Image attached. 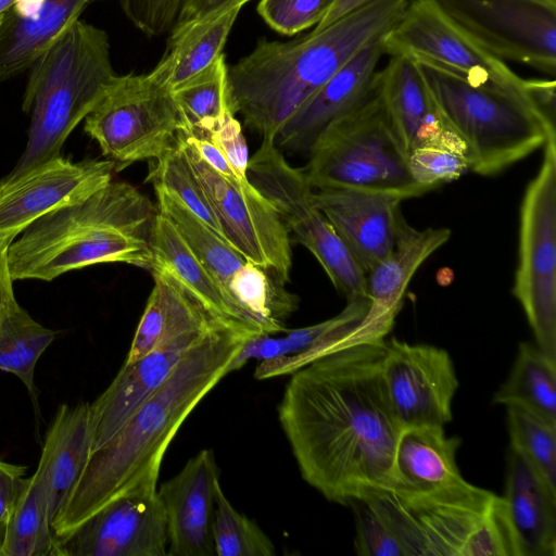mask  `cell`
<instances>
[{
    "label": "cell",
    "instance_id": "cell-36",
    "mask_svg": "<svg viewBox=\"0 0 556 556\" xmlns=\"http://www.w3.org/2000/svg\"><path fill=\"white\" fill-rule=\"evenodd\" d=\"M54 339L55 331L36 321L18 303L0 319V370L23 382L36 410L35 369Z\"/></svg>",
    "mask_w": 556,
    "mask_h": 556
},
{
    "label": "cell",
    "instance_id": "cell-18",
    "mask_svg": "<svg viewBox=\"0 0 556 556\" xmlns=\"http://www.w3.org/2000/svg\"><path fill=\"white\" fill-rule=\"evenodd\" d=\"M314 200L365 275L393 250L405 219L400 195L329 188L315 190Z\"/></svg>",
    "mask_w": 556,
    "mask_h": 556
},
{
    "label": "cell",
    "instance_id": "cell-33",
    "mask_svg": "<svg viewBox=\"0 0 556 556\" xmlns=\"http://www.w3.org/2000/svg\"><path fill=\"white\" fill-rule=\"evenodd\" d=\"M493 402L518 406L556 424V361L536 344H519L510 375L494 394Z\"/></svg>",
    "mask_w": 556,
    "mask_h": 556
},
{
    "label": "cell",
    "instance_id": "cell-12",
    "mask_svg": "<svg viewBox=\"0 0 556 556\" xmlns=\"http://www.w3.org/2000/svg\"><path fill=\"white\" fill-rule=\"evenodd\" d=\"M383 53L434 65L470 84L539 96L546 79H525L463 30L438 0L408 1L382 38Z\"/></svg>",
    "mask_w": 556,
    "mask_h": 556
},
{
    "label": "cell",
    "instance_id": "cell-4",
    "mask_svg": "<svg viewBox=\"0 0 556 556\" xmlns=\"http://www.w3.org/2000/svg\"><path fill=\"white\" fill-rule=\"evenodd\" d=\"M156 214L136 187L112 179L27 227L9 247L12 279L51 281L100 263H126L151 270Z\"/></svg>",
    "mask_w": 556,
    "mask_h": 556
},
{
    "label": "cell",
    "instance_id": "cell-27",
    "mask_svg": "<svg viewBox=\"0 0 556 556\" xmlns=\"http://www.w3.org/2000/svg\"><path fill=\"white\" fill-rule=\"evenodd\" d=\"M152 251L151 271L157 268L169 274L232 331L248 339L263 336L159 211L153 228Z\"/></svg>",
    "mask_w": 556,
    "mask_h": 556
},
{
    "label": "cell",
    "instance_id": "cell-1",
    "mask_svg": "<svg viewBox=\"0 0 556 556\" xmlns=\"http://www.w3.org/2000/svg\"><path fill=\"white\" fill-rule=\"evenodd\" d=\"M386 339L353 343L291 374L278 418L302 478L349 505L392 490L402 430L387 395Z\"/></svg>",
    "mask_w": 556,
    "mask_h": 556
},
{
    "label": "cell",
    "instance_id": "cell-16",
    "mask_svg": "<svg viewBox=\"0 0 556 556\" xmlns=\"http://www.w3.org/2000/svg\"><path fill=\"white\" fill-rule=\"evenodd\" d=\"M109 160L73 162L62 155L13 179L0 180V242L12 243L47 213L83 200L112 180Z\"/></svg>",
    "mask_w": 556,
    "mask_h": 556
},
{
    "label": "cell",
    "instance_id": "cell-30",
    "mask_svg": "<svg viewBox=\"0 0 556 556\" xmlns=\"http://www.w3.org/2000/svg\"><path fill=\"white\" fill-rule=\"evenodd\" d=\"M55 547L46 467L39 458L36 471L22 481L5 525L0 556H55Z\"/></svg>",
    "mask_w": 556,
    "mask_h": 556
},
{
    "label": "cell",
    "instance_id": "cell-38",
    "mask_svg": "<svg viewBox=\"0 0 556 556\" xmlns=\"http://www.w3.org/2000/svg\"><path fill=\"white\" fill-rule=\"evenodd\" d=\"M506 407L511 450L556 489V424L518 406Z\"/></svg>",
    "mask_w": 556,
    "mask_h": 556
},
{
    "label": "cell",
    "instance_id": "cell-39",
    "mask_svg": "<svg viewBox=\"0 0 556 556\" xmlns=\"http://www.w3.org/2000/svg\"><path fill=\"white\" fill-rule=\"evenodd\" d=\"M147 181L168 190L224 239L201 182L178 137L176 144L154 161Z\"/></svg>",
    "mask_w": 556,
    "mask_h": 556
},
{
    "label": "cell",
    "instance_id": "cell-21",
    "mask_svg": "<svg viewBox=\"0 0 556 556\" xmlns=\"http://www.w3.org/2000/svg\"><path fill=\"white\" fill-rule=\"evenodd\" d=\"M451 235L448 228L417 229L403 220L393 250L366 274L365 296L369 306L356 327L363 339H386L403 307L406 289L415 273L448 241Z\"/></svg>",
    "mask_w": 556,
    "mask_h": 556
},
{
    "label": "cell",
    "instance_id": "cell-42",
    "mask_svg": "<svg viewBox=\"0 0 556 556\" xmlns=\"http://www.w3.org/2000/svg\"><path fill=\"white\" fill-rule=\"evenodd\" d=\"M334 0H260L257 13L266 24L283 35H295L317 26Z\"/></svg>",
    "mask_w": 556,
    "mask_h": 556
},
{
    "label": "cell",
    "instance_id": "cell-45",
    "mask_svg": "<svg viewBox=\"0 0 556 556\" xmlns=\"http://www.w3.org/2000/svg\"><path fill=\"white\" fill-rule=\"evenodd\" d=\"M201 136L206 137L219 149L237 178H248L249 151L240 123L235 116H229L218 128Z\"/></svg>",
    "mask_w": 556,
    "mask_h": 556
},
{
    "label": "cell",
    "instance_id": "cell-22",
    "mask_svg": "<svg viewBox=\"0 0 556 556\" xmlns=\"http://www.w3.org/2000/svg\"><path fill=\"white\" fill-rule=\"evenodd\" d=\"M210 332L185 334L136 361L124 363L110 386L90 403L92 453L114 437L164 384L187 352Z\"/></svg>",
    "mask_w": 556,
    "mask_h": 556
},
{
    "label": "cell",
    "instance_id": "cell-35",
    "mask_svg": "<svg viewBox=\"0 0 556 556\" xmlns=\"http://www.w3.org/2000/svg\"><path fill=\"white\" fill-rule=\"evenodd\" d=\"M225 55L172 89L185 123L182 132L205 135L218 128L231 110Z\"/></svg>",
    "mask_w": 556,
    "mask_h": 556
},
{
    "label": "cell",
    "instance_id": "cell-31",
    "mask_svg": "<svg viewBox=\"0 0 556 556\" xmlns=\"http://www.w3.org/2000/svg\"><path fill=\"white\" fill-rule=\"evenodd\" d=\"M241 9L242 5H236L170 30L162 60L168 65L172 89L224 54L225 43Z\"/></svg>",
    "mask_w": 556,
    "mask_h": 556
},
{
    "label": "cell",
    "instance_id": "cell-13",
    "mask_svg": "<svg viewBox=\"0 0 556 556\" xmlns=\"http://www.w3.org/2000/svg\"><path fill=\"white\" fill-rule=\"evenodd\" d=\"M224 239L248 262L286 286L292 267L291 237L271 203L247 179L208 166L178 135Z\"/></svg>",
    "mask_w": 556,
    "mask_h": 556
},
{
    "label": "cell",
    "instance_id": "cell-26",
    "mask_svg": "<svg viewBox=\"0 0 556 556\" xmlns=\"http://www.w3.org/2000/svg\"><path fill=\"white\" fill-rule=\"evenodd\" d=\"M152 276L154 286L125 362L185 334L231 330L169 274L155 268Z\"/></svg>",
    "mask_w": 556,
    "mask_h": 556
},
{
    "label": "cell",
    "instance_id": "cell-49",
    "mask_svg": "<svg viewBox=\"0 0 556 556\" xmlns=\"http://www.w3.org/2000/svg\"><path fill=\"white\" fill-rule=\"evenodd\" d=\"M372 0H334L333 4L320 21V23L314 27V30H319L329 24L333 23L343 15L365 5Z\"/></svg>",
    "mask_w": 556,
    "mask_h": 556
},
{
    "label": "cell",
    "instance_id": "cell-6",
    "mask_svg": "<svg viewBox=\"0 0 556 556\" xmlns=\"http://www.w3.org/2000/svg\"><path fill=\"white\" fill-rule=\"evenodd\" d=\"M418 64L441 112L468 148L470 172L498 174L556 137L552 97L478 86Z\"/></svg>",
    "mask_w": 556,
    "mask_h": 556
},
{
    "label": "cell",
    "instance_id": "cell-2",
    "mask_svg": "<svg viewBox=\"0 0 556 556\" xmlns=\"http://www.w3.org/2000/svg\"><path fill=\"white\" fill-rule=\"evenodd\" d=\"M248 338L216 330L195 343L177 368L103 446L94 451L51 521L55 541L112 501L157 491L161 465L182 422L228 374Z\"/></svg>",
    "mask_w": 556,
    "mask_h": 556
},
{
    "label": "cell",
    "instance_id": "cell-32",
    "mask_svg": "<svg viewBox=\"0 0 556 556\" xmlns=\"http://www.w3.org/2000/svg\"><path fill=\"white\" fill-rule=\"evenodd\" d=\"M225 290L263 336L287 331L285 321L300 302L285 286L248 261L232 274Z\"/></svg>",
    "mask_w": 556,
    "mask_h": 556
},
{
    "label": "cell",
    "instance_id": "cell-3",
    "mask_svg": "<svg viewBox=\"0 0 556 556\" xmlns=\"http://www.w3.org/2000/svg\"><path fill=\"white\" fill-rule=\"evenodd\" d=\"M408 1L372 0L295 40H258L251 53L227 67L232 112L274 140L301 105L395 24Z\"/></svg>",
    "mask_w": 556,
    "mask_h": 556
},
{
    "label": "cell",
    "instance_id": "cell-23",
    "mask_svg": "<svg viewBox=\"0 0 556 556\" xmlns=\"http://www.w3.org/2000/svg\"><path fill=\"white\" fill-rule=\"evenodd\" d=\"M383 36L362 48L291 115L274 138L278 149L308 153L326 127L366 99L374 87L379 60L384 54Z\"/></svg>",
    "mask_w": 556,
    "mask_h": 556
},
{
    "label": "cell",
    "instance_id": "cell-20",
    "mask_svg": "<svg viewBox=\"0 0 556 556\" xmlns=\"http://www.w3.org/2000/svg\"><path fill=\"white\" fill-rule=\"evenodd\" d=\"M219 470L211 450H202L161 484L167 530V555L213 556V520Z\"/></svg>",
    "mask_w": 556,
    "mask_h": 556
},
{
    "label": "cell",
    "instance_id": "cell-11",
    "mask_svg": "<svg viewBox=\"0 0 556 556\" xmlns=\"http://www.w3.org/2000/svg\"><path fill=\"white\" fill-rule=\"evenodd\" d=\"M518 248L513 295L535 344L556 361V137L543 146L539 172L525 190Z\"/></svg>",
    "mask_w": 556,
    "mask_h": 556
},
{
    "label": "cell",
    "instance_id": "cell-10",
    "mask_svg": "<svg viewBox=\"0 0 556 556\" xmlns=\"http://www.w3.org/2000/svg\"><path fill=\"white\" fill-rule=\"evenodd\" d=\"M247 177L278 212L289 235L318 261L348 301L366 298V275L314 200L303 169L291 166L270 138L249 159Z\"/></svg>",
    "mask_w": 556,
    "mask_h": 556
},
{
    "label": "cell",
    "instance_id": "cell-40",
    "mask_svg": "<svg viewBox=\"0 0 556 556\" xmlns=\"http://www.w3.org/2000/svg\"><path fill=\"white\" fill-rule=\"evenodd\" d=\"M213 540L217 556H273L275 545L249 517L239 513L219 485L213 520Z\"/></svg>",
    "mask_w": 556,
    "mask_h": 556
},
{
    "label": "cell",
    "instance_id": "cell-24",
    "mask_svg": "<svg viewBox=\"0 0 556 556\" xmlns=\"http://www.w3.org/2000/svg\"><path fill=\"white\" fill-rule=\"evenodd\" d=\"M503 500L517 556H555L556 489L513 450Z\"/></svg>",
    "mask_w": 556,
    "mask_h": 556
},
{
    "label": "cell",
    "instance_id": "cell-48",
    "mask_svg": "<svg viewBox=\"0 0 556 556\" xmlns=\"http://www.w3.org/2000/svg\"><path fill=\"white\" fill-rule=\"evenodd\" d=\"M11 243L0 242V319L17 301L13 291V279L9 266V247Z\"/></svg>",
    "mask_w": 556,
    "mask_h": 556
},
{
    "label": "cell",
    "instance_id": "cell-8",
    "mask_svg": "<svg viewBox=\"0 0 556 556\" xmlns=\"http://www.w3.org/2000/svg\"><path fill=\"white\" fill-rule=\"evenodd\" d=\"M407 161L408 154L389 118L375 76L366 99L319 134L303 172L315 190L368 189L405 200L429 191L413 179Z\"/></svg>",
    "mask_w": 556,
    "mask_h": 556
},
{
    "label": "cell",
    "instance_id": "cell-44",
    "mask_svg": "<svg viewBox=\"0 0 556 556\" xmlns=\"http://www.w3.org/2000/svg\"><path fill=\"white\" fill-rule=\"evenodd\" d=\"M182 0H119L122 11L147 37L172 30Z\"/></svg>",
    "mask_w": 556,
    "mask_h": 556
},
{
    "label": "cell",
    "instance_id": "cell-43",
    "mask_svg": "<svg viewBox=\"0 0 556 556\" xmlns=\"http://www.w3.org/2000/svg\"><path fill=\"white\" fill-rule=\"evenodd\" d=\"M354 549L359 556H404L403 548L375 508L365 500H354Z\"/></svg>",
    "mask_w": 556,
    "mask_h": 556
},
{
    "label": "cell",
    "instance_id": "cell-14",
    "mask_svg": "<svg viewBox=\"0 0 556 556\" xmlns=\"http://www.w3.org/2000/svg\"><path fill=\"white\" fill-rule=\"evenodd\" d=\"M438 1L491 54L555 76L556 0Z\"/></svg>",
    "mask_w": 556,
    "mask_h": 556
},
{
    "label": "cell",
    "instance_id": "cell-34",
    "mask_svg": "<svg viewBox=\"0 0 556 556\" xmlns=\"http://www.w3.org/2000/svg\"><path fill=\"white\" fill-rule=\"evenodd\" d=\"M153 187L159 213L168 219L190 251L225 289L247 260L173 193L161 186Z\"/></svg>",
    "mask_w": 556,
    "mask_h": 556
},
{
    "label": "cell",
    "instance_id": "cell-28",
    "mask_svg": "<svg viewBox=\"0 0 556 556\" xmlns=\"http://www.w3.org/2000/svg\"><path fill=\"white\" fill-rule=\"evenodd\" d=\"M459 438H447L444 427L402 428L393 459L391 492L413 494L435 491L463 482L456 464Z\"/></svg>",
    "mask_w": 556,
    "mask_h": 556
},
{
    "label": "cell",
    "instance_id": "cell-9",
    "mask_svg": "<svg viewBox=\"0 0 556 556\" xmlns=\"http://www.w3.org/2000/svg\"><path fill=\"white\" fill-rule=\"evenodd\" d=\"M184 129L169 85V68L162 59L150 73L117 76L84 125L115 170L160 159L176 144Z\"/></svg>",
    "mask_w": 556,
    "mask_h": 556
},
{
    "label": "cell",
    "instance_id": "cell-29",
    "mask_svg": "<svg viewBox=\"0 0 556 556\" xmlns=\"http://www.w3.org/2000/svg\"><path fill=\"white\" fill-rule=\"evenodd\" d=\"M92 453L90 403L62 404L45 435V463L51 521L83 475Z\"/></svg>",
    "mask_w": 556,
    "mask_h": 556
},
{
    "label": "cell",
    "instance_id": "cell-19",
    "mask_svg": "<svg viewBox=\"0 0 556 556\" xmlns=\"http://www.w3.org/2000/svg\"><path fill=\"white\" fill-rule=\"evenodd\" d=\"M376 83L407 154L422 147H439L470 161L466 143L444 117L416 61L390 55L386 66L377 71Z\"/></svg>",
    "mask_w": 556,
    "mask_h": 556
},
{
    "label": "cell",
    "instance_id": "cell-15",
    "mask_svg": "<svg viewBox=\"0 0 556 556\" xmlns=\"http://www.w3.org/2000/svg\"><path fill=\"white\" fill-rule=\"evenodd\" d=\"M382 377L402 428L444 427L452 420L458 379L444 349L410 344L396 338L386 340Z\"/></svg>",
    "mask_w": 556,
    "mask_h": 556
},
{
    "label": "cell",
    "instance_id": "cell-51",
    "mask_svg": "<svg viewBox=\"0 0 556 556\" xmlns=\"http://www.w3.org/2000/svg\"><path fill=\"white\" fill-rule=\"evenodd\" d=\"M4 533H5V527L0 525V549L3 544Z\"/></svg>",
    "mask_w": 556,
    "mask_h": 556
},
{
    "label": "cell",
    "instance_id": "cell-47",
    "mask_svg": "<svg viewBox=\"0 0 556 556\" xmlns=\"http://www.w3.org/2000/svg\"><path fill=\"white\" fill-rule=\"evenodd\" d=\"M251 0H182L173 28L214 15ZM172 28V29H173Z\"/></svg>",
    "mask_w": 556,
    "mask_h": 556
},
{
    "label": "cell",
    "instance_id": "cell-41",
    "mask_svg": "<svg viewBox=\"0 0 556 556\" xmlns=\"http://www.w3.org/2000/svg\"><path fill=\"white\" fill-rule=\"evenodd\" d=\"M407 162L413 179L429 191L470 170L466 155L439 147L415 149L408 154Z\"/></svg>",
    "mask_w": 556,
    "mask_h": 556
},
{
    "label": "cell",
    "instance_id": "cell-50",
    "mask_svg": "<svg viewBox=\"0 0 556 556\" xmlns=\"http://www.w3.org/2000/svg\"><path fill=\"white\" fill-rule=\"evenodd\" d=\"M17 0H0V26L3 22L4 14L15 4Z\"/></svg>",
    "mask_w": 556,
    "mask_h": 556
},
{
    "label": "cell",
    "instance_id": "cell-7",
    "mask_svg": "<svg viewBox=\"0 0 556 556\" xmlns=\"http://www.w3.org/2000/svg\"><path fill=\"white\" fill-rule=\"evenodd\" d=\"M367 501L404 556H517L503 496L466 480L435 491Z\"/></svg>",
    "mask_w": 556,
    "mask_h": 556
},
{
    "label": "cell",
    "instance_id": "cell-37",
    "mask_svg": "<svg viewBox=\"0 0 556 556\" xmlns=\"http://www.w3.org/2000/svg\"><path fill=\"white\" fill-rule=\"evenodd\" d=\"M368 300L357 298L348 301L337 316L325 321L285 331L282 337L265 334L247 340L231 362L228 374L241 369L251 359H270L302 353L325 336L346 324L361 321L368 311Z\"/></svg>",
    "mask_w": 556,
    "mask_h": 556
},
{
    "label": "cell",
    "instance_id": "cell-5",
    "mask_svg": "<svg viewBox=\"0 0 556 556\" xmlns=\"http://www.w3.org/2000/svg\"><path fill=\"white\" fill-rule=\"evenodd\" d=\"M23 111L31 119L24 153L4 177L13 179L61 156L73 129L100 103L117 74L108 34L75 21L29 66Z\"/></svg>",
    "mask_w": 556,
    "mask_h": 556
},
{
    "label": "cell",
    "instance_id": "cell-17",
    "mask_svg": "<svg viewBox=\"0 0 556 556\" xmlns=\"http://www.w3.org/2000/svg\"><path fill=\"white\" fill-rule=\"evenodd\" d=\"M55 545V556H166V517L157 491L112 501Z\"/></svg>",
    "mask_w": 556,
    "mask_h": 556
},
{
    "label": "cell",
    "instance_id": "cell-46",
    "mask_svg": "<svg viewBox=\"0 0 556 556\" xmlns=\"http://www.w3.org/2000/svg\"><path fill=\"white\" fill-rule=\"evenodd\" d=\"M27 467L0 458V525L5 527L16 502Z\"/></svg>",
    "mask_w": 556,
    "mask_h": 556
},
{
    "label": "cell",
    "instance_id": "cell-25",
    "mask_svg": "<svg viewBox=\"0 0 556 556\" xmlns=\"http://www.w3.org/2000/svg\"><path fill=\"white\" fill-rule=\"evenodd\" d=\"M99 0H17L0 26V81L25 70L75 21L91 3Z\"/></svg>",
    "mask_w": 556,
    "mask_h": 556
}]
</instances>
